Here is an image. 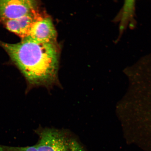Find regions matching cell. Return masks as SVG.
<instances>
[{"mask_svg": "<svg viewBox=\"0 0 151 151\" xmlns=\"http://www.w3.org/2000/svg\"><path fill=\"white\" fill-rule=\"evenodd\" d=\"M0 45L25 77L28 90L59 86V53L56 43L38 42L27 37L14 44L0 41Z\"/></svg>", "mask_w": 151, "mask_h": 151, "instance_id": "obj_1", "label": "cell"}, {"mask_svg": "<svg viewBox=\"0 0 151 151\" xmlns=\"http://www.w3.org/2000/svg\"><path fill=\"white\" fill-rule=\"evenodd\" d=\"M0 151H38L35 145L26 147H11L0 145Z\"/></svg>", "mask_w": 151, "mask_h": 151, "instance_id": "obj_6", "label": "cell"}, {"mask_svg": "<svg viewBox=\"0 0 151 151\" xmlns=\"http://www.w3.org/2000/svg\"><path fill=\"white\" fill-rule=\"evenodd\" d=\"M42 15L37 9L22 17L6 20L3 23L9 31L24 39L28 37L32 26Z\"/></svg>", "mask_w": 151, "mask_h": 151, "instance_id": "obj_5", "label": "cell"}, {"mask_svg": "<svg viewBox=\"0 0 151 151\" xmlns=\"http://www.w3.org/2000/svg\"><path fill=\"white\" fill-rule=\"evenodd\" d=\"M38 3L32 0H0V21L15 19L37 10Z\"/></svg>", "mask_w": 151, "mask_h": 151, "instance_id": "obj_3", "label": "cell"}, {"mask_svg": "<svg viewBox=\"0 0 151 151\" xmlns=\"http://www.w3.org/2000/svg\"><path fill=\"white\" fill-rule=\"evenodd\" d=\"M57 35L52 19L42 15L32 26L27 37L38 42L56 43Z\"/></svg>", "mask_w": 151, "mask_h": 151, "instance_id": "obj_4", "label": "cell"}, {"mask_svg": "<svg viewBox=\"0 0 151 151\" xmlns=\"http://www.w3.org/2000/svg\"><path fill=\"white\" fill-rule=\"evenodd\" d=\"M39 140L35 145L38 151H86L76 138L64 130L39 128Z\"/></svg>", "mask_w": 151, "mask_h": 151, "instance_id": "obj_2", "label": "cell"}]
</instances>
